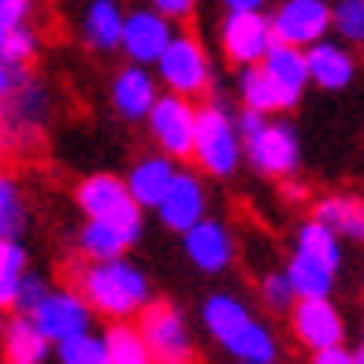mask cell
<instances>
[{
	"label": "cell",
	"mask_w": 364,
	"mask_h": 364,
	"mask_svg": "<svg viewBox=\"0 0 364 364\" xmlns=\"http://www.w3.org/2000/svg\"><path fill=\"white\" fill-rule=\"evenodd\" d=\"M201 320H205V331L235 360H242V364H275L279 360L275 335L238 301V297L212 294L201 305Z\"/></svg>",
	"instance_id": "6da1fadb"
},
{
	"label": "cell",
	"mask_w": 364,
	"mask_h": 364,
	"mask_svg": "<svg viewBox=\"0 0 364 364\" xmlns=\"http://www.w3.org/2000/svg\"><path fill=\"white\" fill-rule=\"evenodd\" d=\"M78 294L86 297V305L105 320H134L138 309L149 301V279L138 264L123 257L93 260L86 272L78 275Z\"/></svg>",
	"instance_id": "7a4b0ae2"
},
{
	"label": "cell",
	"mask_w": 364,
	"mask_h": 364,
	"mask_svg": "<svg viewBox=\"0 0 364 364\" xmlns=\"http://www.w3.org/2000/svg\"><path fill=\"white\" fill-rule=\"evenodd\" d=\"M238 141H242V156L253 160V168L272 175V178H287L297 171L301 164V141H297L294 127L268 119L264 112L242 108V115L235 119Z\"/></svg>",
	"instance_id": "3957f363"
},
{
	"label": "cell",
	"mask_w": 364,
	"mask_h": 364,
	"mask_svg": "<svg viewBox=\"0 0 364 364\" xmlns=\"http://www.w3.org/2000/svg\"><path fill=\"white\" fill-rule=\"evenodd\" d=\"M190 160L212 178H230L242 164V141L235 130V115L223 105H205L197 108L193 123V145Z\"/></svg>",
	"instance_id": "277c9868"
},
{
	"label": "cell",
	"mask_w": 364,
	"mask_h": 364,
	"mask_svg": "<svg viewBox=\"0 0 364 364\" xmlns=\"http://www.w3.org/2000/svg\"><path fill=\"white\" fill-rule=\"evenodd\" d=\"M75 201H78L86 220H105L112 227H119L123 235H130L134 242L141 238V208L134 205V197H130L123 178H115V175L82 178L75 190Z\"/></svg>",
	"instance_id": "5b68a950"
},
{
	"label": "cell",
	"mask_w": 364,
	"mask_h": 364,
	"mask_svg": "<svg viewBox=\"0 0 364 364\" xmlns=\"http://www.w3.org/2000/svg\"><path fill=\"white\" fill-rule=\"evenodd\" d=\"M153 68L160 71L164 90L178 97H205L212 86V60L193 34H171Z\"/></svg>",
	"instance_id": "8992f818"
},
{
	"label": "cell",
	"mask_w": 364,
	"mask_h": 364,
	"mask_svg": "<svg viewBox=\"0 0 364 364\" xmlns=\"http://www.w3.org/2000/svg\"><path fill=\"white\" fill-rule=\"evenodd\" d=\"M138 331L145 338L149 360H164V364H186L193 360V338L190 327L182 320V312L171 301H149L138 309Z\"/></svg>",
	"instance_id": "52a82bcc"
},
{
	"label": "cell",
	"mask_w": 364,
	"mask_h": 364,
	"mask_svg": "<svg viewBox=\"0 0 364 364\" xmlns=\"http://www.w3.org/2000/svg\"><path fill=\"white\" fill-rule=\"evenodd\" d=\"M149 134L160 145V153H168L171 160H190L193 145V123H197V105L193 97L178 93H156L153 108L145 112Z\"/></svg>",
	"instance_id": "ba28073f"
},
{
	"label": "cell",
	"mask_w": 364,
	"mask_h": 364,
	"mask_svg": "<svg viewBox=\"0 0 364 364\" xmlns=\"http://www.w3.org/2000/svg\"><path fill=\"white\" fill-rule=\"evenodd\" d=\"M26 316L48 342H60V338L75 335V331L93 327V309L86 305V297L78 290H68V287H60V290L48 287L38 301L26 309Z\"/></svg>",
	"instance_id": "9c48e42d"
},
{
	"label": "cell",
	"mask_w": 364,
	"mask_h": 364,
	"mask_svg": "<svg viewBox=\"0 0 364 364\" xmlns=\"http://www.w3.org/2000/svg\"><path fill=\"white\" fill-rule=\"evenodd\" d=\"M272 41L305 48L331 34V0H279L268 15Z\"/></svg>",
	"instance_id": "30bf717a"
},
{
	"label": "cell",
	"mask_w": 364,
	"mask_h": 364,
	"mask_svg": "<svg viewBox=\"0 0 364 364\" xmlns=\"http://www.w3.org/2000/svg\"><path fill=\"white\" fill-rule=\"evenodd\" d=\"M287 316H290V327H294V338L312 353L346 342V320H342V312L331 305V297H297Z\"/></svg>",
	"instance_id": "8fae6325"
},
{
	"label": "cell",
	"mask_w": 364,
	"mask_h": 364,
	"mask_svg": "<svg viewBox=\"0 0 364 364\" xmlns=\"http://www.w3.org/2000/svg\"><path fill=\"white\" fill-rule=\"evenodd\" d=\"M171 19L160 15L156 8H138V11H123V30H119V48L130 56V63H145L153 68L160 53L171 41Z\"/></svg>",
	"instance_id": "7c38bea8"
},
{
	"label": "cell",
	"mask_w": 364,
	"mask_h": 364,
	"mask_svg": "<svg viewBox=\"0 0 364 364\" xmlns=\"http://www.w3.org/2000/svg\"><path fill=\"white\" fill-rule=\"evenodd\" d=\"M182 250H186V257L197 272L220 275V272L230 268V260H235V235H230L227 223L201 216L197 223H190L182 230Z\"/></svg>",
	"instance_id": "4fadbf2b"
},
{
	"label": "cell",
	"mask_w": 364,
	"mask_h": 364,
	"mask_svg": "<svg viewBox=\"0 0 364 364\" xmlns=\"http://www.w3.org/2000/svg\"><path fill=\"white\" fill-rule=\"evenodd\" d=\"M220 41H223V56L230 63H238V68H245V63H260V56L272 48L268 15L264 11H227Z\"/></svg>",
	"instance_id": "5bb4252c"
},
{
	"label": "cell",
	"mask_w": 364,
	"mask_h": 364,
	"mask_svg": "<svg viewBox=\"0 0 364 364\" xmlns=\"http://www.w3.org/2000/svg\"><path fill=\"white\" fill-rule=\"evenodd\" d=\"M156 216L160 223L175 230V235H182L190 223H197L201 216H208V193H205V182L197 178L193 171H175L171 178V186L168 193L160 197V205H156Z\"/></svg>",
	"instance_id": "9a60e30c"
},
{
	"label": "cell",
	"mask_w": 364,
	"mask_h": 364,
	"mask_svg": "<svg viewBox=\"0 0 364 364\" xmlns=\"http://www.w3.org/2000/svg\"><path fill=\"white\" fill-rule=\"evenodd\" d=\"M305 68H309V82H316L320 90H331V93L350 90L357 78V60L350 53V45L331 41V38L305 45Z\"/></svg>",
	"instance_id": "2e32d148"
},
{
	"label": "cell",
	"mask_w": 364,
	"mask_h": 364,
	"mask_svg": "<svg viewBox=\"0 0 364 364\" xmlns=\"http://www.w3.org/2000/svg\"><path fill=\"white\" fill-rule=\"evenodd\" d=\"M260 68L275 82V90L283 93V105L287 112L301 101V93L309 90V68H305V48L297 45H283V41H272V48L260 56Z\"/></svg>",
	"instance_id": "e0dca14e"
},
{
	"label": "cell",
	"mask_w": 364,
	"mask_h": 364,
	"mask_svg": "<svg viewBox=\"0 0 364 364\" xmlns=\"http://www.w3.org/2000/svg\"><path fill=\"white\" fill-rule=\"evenodd\" d=\"M156 93H160L156 78H153V71H149L145 63H127V68L112 78V105L130 123L145 119V112L153 108Z\"/></svg>",
	"instance_id": "ac0fdd59"
},
{
	"label": "cell",
	"mask_w": 364,
	"mask_h": 364,
	"mask_svg": "<svg viewBox=\"0 0 364 364\" xmlns=\"http://www.w3.org/2000/svg\"><path fill=\"white\" fill-rule=\"evenodd\" d=\"M175 171H178V160H171L168 153H153V156H141L123 182L138 208H156L160 197L168 193Z\"/></svg>",
	"instance_id": "d6986e66"
},
{
	"label": "cell",
	"mask_w": 364,
	"mask_h": 364,
	"mask_svg": "<svg viewBox=\"0 0 364 364\" xmlns=\"http://www.w3.org/2000/svg\"><path fill=\"white\" fill-rule=\"evenodd\" d=\"M0 342H4V360H11V364H45L48 353H53V342L30 323L26 312H19L15 320L4 323Z\"/></svg>",
	"instance_id": "ffe728a7"
},
{
	"label": "cell",
	"mask_w": 364,
	"mask_h": 364,
	"mask_svg": "<svg viewBox=\"0 0 364 364\" xmlns=\"http://www.w3.org/2000/svg\"><path fill=\"white\" fill-rule=\"evenodd\" d=\"M119 30H123V8L115 0H93L82 15V38L97 53L119 48Z\"/></svg>",
	"instance_id": "44dd1931"
},
{
	"label": "cell",
	"mask_w": 364,
	"mask_h": 364,
	"mask_svg": "<svg viewBox=\"0 0 364 364\" xmlns=\"http://www.w3.org/2000/svg\"><path fill=\"white\" fill-rule=\"evenodd\" d=\"M323 227H331L338 238H364V205L353 193H331L316 205V216Z\"/></svg>",
	"instance_id": "7402d4cb"
},
{
	"label": "cell",
	"mask_w": 364,
	"mask_h": 364,
	"mask_svg": "<svg viewBox=\"0 0 364 364\" xmlns=\"http://www.w3.org/2000/svg\"><path fill=\"white\" fill-rule=\"evenodd\" d=\"M238 97H242V108H253V112H264V115L287 112L283 93L275 90V82L264 75L260 63H245V68H242V75H238Z\"/></svg>",
	"instance_id": "603a6c76"
},
{
	"label": "cell",
	"mask_w": 364,
	"mask_h": 364,
	"mask_svg": "<svg viewBox=\"0 0 364 364\" xmlns=\"http://www.w3.org/2000/svg\"><path fill=\"white\" fill-rule=\"evenodd\" d=\"M335 275L338 272H331L327 264L320 260H312L305 253H297L290 257L287 264V279H290V287L297 297H331V290H335Z\"/></svg>",
	"instance_id": "cb8c5ba5"
},
{
	"label": "cell",
	"mask_w": 364,
	"mask_h": 364,
	"mask_svg": "<svg viewBox=\"0 0 364 364\" xmlns=\"http://www.w3.org/2000/svg\"><path fill=\"white\" fill-rule=\"evenodd\" d=\"M134 238L123 235L119 227H112L105 220H86V227L78 230V250L86 253L90 260H108V257H123Z\"/></svg>",
	"instance_id": "d4e9b609"
},
{
	"label": "cell",
	"mask_w": 364,
	"mask_h": 364,
	"mask_svg": "<svg viewBox=\"0 0 364 364\" xmlns=\"http://www.w3.org/2000/svg\"><path fill=\"white\" fill-rule=\"evenodd\" d=\"M105 353H108V364H149V350H145V338L138 323L130 320H108V331H105Z\"/></svg>",
	"instance_id": "484cf974"
},
{
	"label": "cell",
	"mask_w": 364,
	"mask_h": 364,
	"mask_svg": "<svg viewBox=\"0 0 364 364\" xmlns=\"http://www.w3.org/2000/svg\"><path fill=\"white\" fill-rule=\"evenodd\" d=\"M294 250L312 257V260H320V264H327L331 272L342 268V242H338L335 230L323 227L320 220H309L301 230H297V245H294Z\"/></svg>",
	"instance_id": "4316f807"
},
{
	"label": "cell",
	"mask_w": 364,
	"mask_h": 364,
	"mask_svg": "<svg viewBox=\"0 0 364 364\" xmlns=\"http://www.w3.org/2000/svg\"><path fill=\"white\" fill-rule=\"evenodd\" d=\"M23 275H26V250L15 238H0V309H15Z\"/></svg>",
	"instance_id": "83f0119b"
},
{
	"label": "cell",
	"mask_w": 364,
	"mask_h": 364,
	"mask_svg": "<svg viewBox=\"0 0 364 364\" xmlns=\"http://www.w3.org/2000/svg\"><path fill=\"white\" fill-rule=\"evenodd\" d=\"M34 56H38V34H34V26H30L26 19L8 26L4 38H0V60H4L11 71H23Z\"/></svg>",
	"instance_id": "f1b7e54d"
},
{
	"label": "cell",
	"mask_w": 364,
	"mask_h": 364,
	"mask_svg": "<svg viewBox=\"0 0 364 364\" xmlns=\"http://www.w3.org/2000/svg\"><path fill=\"white\" fill-rule=\"evenodd\" d=\"M53 346H56V360H63V364H108L105 342L93 331H75V335L60 338Z\"/></svg>",
	"instance_id": "f546056e"
},
{
	"label": "cell",
	"mask_w": 364,
	"mask_h": 364,
	"mask_svg": "<svg viewBox=\"0 0 364 364\" xmlns=\"http://www.w3.org/2000/svg\"><path fill=\"white\" fill-rule=\"evenodd\" d=\"M23 227H26V205L19 182L0 171V238H19Z\"/></svg>",
	"instance_id": "4dcf8cb0"
},
{
	"label": "cell",
	"mask_w": 364,
	"mask_h": 364,
	"mask_svg": "<svg viewBox=\"0 0 364 364\" xmlns=\"http://www.w3.org/2000/svg\"><path fill=\"white\" fill-rule=\"evenodd\" d=\"M331 30H338L342 41H364V0H338L331 8Z\"/></svg>",
	"instance_id": "1f68e13d"
},
{
	"label": "cell",
	"mask_w": 364,
	"mask_h": 364,
	"mask_svg": "<svg viewBox=\"0 0 364 364\" xmlns=\"http://www.w3.org/2000/svg\"><path fill=\"white\" fill-rule=\"evenodd\" d=\"M260 297H264V305H268L272 312H290V305L297 301L287 272H268V275H264L260 279Z\"/></svg>",
	"instance_id": "d6a6232c"
},
{
	"label": "cell",
	"mask_w": 364,
	"mask_h": 364,
	"mask_svg": "<svg viewBox=\"0 0 364 364\" xmlns=\"http://www.w3.org/2000/svg\"><path fill=\"white\" fill-rule=\"evenodd\" d=\"M45 290H48L45 279H41V275H34V272H26V275H23V283H19V294H15V309L26 312V309L34 305Z\"/></svg>",
	"instance_id": "836d02e7"
},
{
	"label": "cell",
	"mask_w": 364,
	"mask_h": 364,
	"mask_svg": "<svg viewBox=\"0 0 364 364\" xmlns=\"http://www.w3.org/2000/svg\"><path fill=\"white\" fill-rule=\"evenodd\" d=\"M312 360L316 364H360L364 357H360V350H346V342H338V346H327V350H316L312 353Z\"/></svg>",
	"instance_id": "e575fe53"
},
{
	"label": "cell",
	"mask_w": 364,
	"mask_h": 364,
	"mask_svg": "<svg viewBox=\"0 0 364 364\" xmlns=\"http://www.w3.org/2000/svg\"><path fill=\"white\" fill-rule=\"evenodd\" d=\"M160 15H168V19H190L193 8H197V0H149Z\"/></svg>",
	"instance_id": "d590c367"
},
{
	"label": "cell",
	"mask_w": 364,
	"mask_h": 364,
	"mask_svg": "<svg viewBox=\"0 0 364 364\" xmlns=\"http://www.w3.org/2000/svg\"><path fill=\"white\" fill-rule=\"evenodd\" d=\"M0 19H4L8 26L30 19V0H0Z\"/></svg>",
	"instance_id": "8d00e7d4"
},
{
	"label": "cell",
	"mask_w": 364,
	"mask_h": 364,
	"mask_svg": "<svg viewBox=\"0 0 364 364\" xmlns=\"http://www.w3.org/2000/svg\"><path fill=\"white\" fill-rule=\"evenodd\" d=\"M15 78H19V71H11L4 60H0V101L11 93V86H15Z\"/></svg>",
	"instance_id": "74e56055"
},
{
	"label": "cell",
	"mask_w": 364,
	"mask_h": 364,
	"mask_svg": "<svg viewBox=\"0 0 364 364\" xmlns=\"http://www.w3.org/2000/svg\"><path fill=\"white\" fill-rule=\"evenodd\" d=\"M227 11H264L268 0H223Z\"/></svg>",
	"instance_id": "f35d334b"
},
{
	"label": "cell",
	"mask_w": 364,
	"mask_h": 364,
	"mask_svg": "<svg viewBox=\"0 0 364 364\" xmlns=\"http://www.w3.org/2000/svg\"><path fill=\"white\" fill-rule=\"evenodd\" d=\"M4 160H8V134H4V127H0V168H4Z\"/></svg>",
	"instance_id": "ab89813d"
},
{
	"label": "cell",
	"mask_w": 364,
	"mask_h": 364,
	"mask_svg": "<svg viewBox=\"0 0 364 364\" xmlns=\"http://www.w3.org/2000/svg\"><path fill=\"white\" fill-rule=\"evenodd\" d=\"M283 193L290 197V201H301V197H305V190H301V186H287Z\"/></svg>",
	"instance_id": "60d3db41"
},
{
	"label": "cell",
	"mask_w": 364,
	"mask_h": 364,
	"mask_svg": "<svg viewBox=\"0 0 364 364\" xmlns=\"http://www.w3.org/2000/svg\"><path fill=\"white\" fill-rule=\"evenodd\" d=\"M4 30H8V23H4V19H0V38H4Z\"/></svg>",
	"instance_id": "b9f144b4"
},
{
	"label": "cell",
	"mask_w": 364,
	"mask_h": 364,
	"mask_svg": "<svg viewBox=\"0 0 364 364\" xmlns=\"http://www.w3.org/2000/svg\"><path fill=\"white\" fill-rule=\"evenodd\" d=\"M0 331H4V316H0Z\"/></svg>",
	"instance_id": "7bdbcfd3"
}]
</instances>
